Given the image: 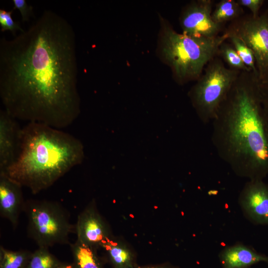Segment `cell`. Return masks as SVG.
Returning <instances> with one entry per match:
<instances>
[{"label": "cell", "instance_id": "603a6c76", "mask_svg": "<svg viewBox=\"0 0 268 268\" xmlns=\"http://www.w3.org/2000/svg\"><path fill=\"white\" fill-rule=\"evenodd\" d=\"M237 1L241 6L249 9L251 14L254 17L260 15V9L265 2L264 0H237Z\"/></svg>", "mask_w": 268, "mask_h": 268}, {"label": "cell", "instance_id": "d4e9b609", "mask_svg": "<svg viewBox=\"0 0 268 268\" xmlns=\"http://www.w3.org/2000/svg\"><path fill=\"white\" fill-rule=\"evenodd\" d=\"M134 268H179L170 265L162 264L157 265H148L143 266H136Z\"/></svg>", "mask_w": 268, "mask_h": 268}, {"label": "cell", "instance_id": "ac0fdd59", "mask_svg": "<svg viewBox=\"0 0 268 268\" xmlns=\"http://www.w3.org/2000/svg\"><path fill=\"white\" fill-rule=\"evenodd\" d=\"M60 261L46 247H38L32 252L25 268H55Z\"/></svg>", "mask_w": 268, "mask_h": 268}, {"label": "cell", "instance_id": "9c48e42d", "mask_svg": "<svg viewBox=\"0 0 268 268\" xmlns=\"http://www.w3.org/2000/svg\"><path fill=\"white\" fill-rule=\"evenodd\" d=\"M238 203L250 222L268 225V184L264 180H249L240 193Z\"/></svg>", "mask_w": 268, "mask_h": 268}, {"label": "cell", "instance_id": "30bf717a", "mask_svg": "<svg viewBox=\"0 0 268 268\" xmlns=\"http://www.w3.org/2000/svg\"><path fill=\"white\" fill-rule=\"evenodd\" d=\"M75 226L76 241L96 250L103 242L111 237L109 226L94 201L79 214Z\"/></svg>", "mask_w": 268, "mask_h": 268}, {"label": "cell", "instance_id": "7a4b0ae2", "mask_svg": "<svg viewBox=\"0 0 268 268\" xmlns=\"http://www.w3.org/2000/svg\"><path fill=\"white\" fill-rule=\"evenodd\" d=\"M211 141L219 157L238 176H268V127L253 71H241L212 121Z\"/></svg>", "mask_w": 268, "mask_h": 268}, {"label": "cell", "instance_id": "5b68a950", "mask_svg": "<svg viewBox=\"0 0 268 268\" xmlns=\"http://www.w3.org/2000/svg\"><path fill=\"white\" fill-rule=\"evenodd\" d=\"M241 71L226 67L218 56L205 66L189 92L196 113L204 124L212 122Z\"/></svg>", "mask_w": 268, "mask_h": 268}, {"label": "cell", "instance_id": "d6986e66", "mask_svg": "<svg viewBox=\"0 0 268 268\" xmlns=\"http://www.w3.org/2000/svg\"><path fill=\"white\" fill-rule=\"evenodd\" d=\"M217 56L225 62L231 69L240 71H252L244 64L232 45L226 41L220 46Z\"/></svg>", "mask_w": 268, "mask_h": 268}, {"label": "cell", "instance_id": "277c9868", "mask_svg": "<svg viewBox=\"0 0 268 268\" xmlns=\"http://www.w3.org/2000/svg\"><path fill=\"white\" fill-rule=\"evenodd\" d=\"M228 38L225 33L210 38L195 37L179 33L165 24L161 52L178 82L183 84L200 77L208 62L217 56L220 46Z\"/></svg>", "mask_w": 268, "mask_h": 268}, {"label": "cell", "instance_id": "7402d4cb", "mask_svg": "<svg viewBox=\"0 0 268 268\" xmlns=\"http://www.w3.org/2000/svg\"><path fill=\"white\" fill-rule=\"evenodd\" d=\"M13 9H17L21 15L22 22H27L34 16L33 7L29 5L25 0H13Z\"/></svg>", "mask_w": 268, "mask_h": 268}, {"label": "cell", "instance_id": "2e32d148", "mask_svg": "<svg viewBox=\"0 0 268 268\" xmlns=\"http://www.w3.org/2000/svg\"><path fill=\"white\" fill-rule=\"evenodd\" d=\"M241 6L235 0H221L217 2L212 10L211 17L214 22L223 25L228 21H232L244 15Z\"/></svg>", "mask_w": 268, "mask_h": 268}, {"label": "cell", "instance_id": "3957f363", "mask_svg": "<svg viewBox=\"0 0 268 268\" xmlns=\"http://www.w3.org/2000/svg\"><path fill=\"white\" fill-rule=\"evenodd\" d=\"M84 157L80 140L60 129L36 123L21 129L17 156L0 172L37 194L54 184Z\"/></svg>", "mask_w": 268, "mask_h": 268}, {"label": "cell", "instance_id": "ffe728a7", "mask_svg": "<svg viewBox=\"0 0 268 268\" xmlns=\"http://www.w3.org/2000/svg\"><path fill=\"white\" fill-rule=\"evenodd\" d=\"M227 34L228 36V40L230 42L244 64L257 76L256 61L252 50L238 37Z\"/></svg>", "mask_w": 268, "mask_h": 268}, {"label": "cell", "instance_id": "52a82bcc", "mask_svg": "<svg viewBox=\"0 0 268 268\" xmlns=\"http://www.w3.org/2000/svg\"><path fill=\"white\" fill-rule=\"evenodd\" d=\"M223 32L238 37L252 50L259 82H268V10L256 17L244 14L230 22Z\"/></svg>", "mask_w": 268, "mask_h": 268}, {"label": "cell", "instance_id": "e0dca14e", "mask_svg": "<svg viewBox=\"0 0 268 268\" xmlns=\"http://www.w3.org/2000/svg\"><path fill=\"white\" fill-rule=\"evenodd\" d=\"M32 252L20 250L12 251L0 247V268H25Z\"/></svg>", "mask_w": 268, "mask_h": 268}, {"label": "cell", "instance_id": "9a60e30c", "mask_svg": "<svg viewBox=\"0 0 268 268\" xmlns=\"http://www.w3.org/2000/svg\"><path fill=\"white\" fill-rule=\"evenodd\" d=\"M74 268H103L96 249L76 241L70 244Z\"/></svg>", "mask_w": 268, "mask_h": 268}, {"label": "cell", "instance_id": "6da1fadb", "mask_svg": "<svg viewBox=\"0 0 268 268\" xmlns=\"http://www.w3.org/2000/svg\"><path fill=\"white\" fill-rule=\"evenodd\" d=\"M75 35L45 10L27 29L0 39V97L16 120L65 128L80 113Z\"/></svg>", "mask_w": 268, "mask_h": 268}, {"label": "cell", "instance_id": "5bb4252c", "mask_svg": "<svg viewBox=\"0 0 268 268\" xmlns=\"http://www.w3.org/2000/svg\"><path fill=\"white\" fill-rule=\"evenodd\" d=\"M105 251L113 268H134V255L128 246L112 238L103 242L101 245Z\"/></svg>", "mask_w": 268, "mask_h": 268}, {"label": "cell", "instance_id": "cb8c5ba5", "mask_svg": "<svg viewBox=\"0 0 268 268\" xmlns=\"http://www.w3.org/2000/svg\"><path fill=\"white\" fill-rule=\"evenodd\" d=\"M260 90L264 116L268 127V82L260 83Z\"/></svg>", "mask_w": 268, "mask_h": 268}, {"label": "cell", "instance_id": "4fadbf2b", "mask_svg": "<svg viewBox=\"0 0 268 268\" xmlns=\"http://www.w3.org/2000/svg\"><path fill=\"white\" fill-rule=\"evenodd\" d=\"M218 258L222 268H250L261 262L268 265V256L241 243L224 247Z\"/></svg>", "mask_w": 268, "mask_h": 268}, {"label": "cell", "instance_id": "44dd1931", "mask_svg": "<svg viewBox=\"0 0 268 268\" xmlns=\"http://www.w3.org/2000/svg\"><path fill=\"white\" fill-rule=\"evenodd\" d=\"M13 10L7 11L3 9H0V26L2 32L9 31L13 36H16L17 31L21 32L24 30L21 28L18 22L13 20L11 16Z\"/></svg>", "mask_w": 268, "mask_h": 268}, {"label": "cell", "instance_id": "8fae6325", "mask_svg": "<svg viewBox=\"0 0 268 268\" xmlns=\"http://www.w3.org/2000/svg\"><path fill=\"white\" fill-rule=\"evenodd\" d=\"M22 187L3 174L0 173V215L11 223L13 229L18 226L20 214L24 211Z\"/></svg>", "mask_w": 268, "mask_h": 268}, {"label": "cell", "instance_id": "7c38bea8", "mask_svg": "<svg viewBox=\"0 0 268 268\" xmlns=\"http://www.w3.org/2000/svg\"><path fill=\"white\" fill-rule=\"evenodd\" d=\"M20 130L16 119L4 110H0V172L4 171L15 160Z\"/></svg>", "mask_w": 268, "mask_h": 268}, {"label": "cell", "instance_id": "8992f818", "mask_svg": "<svg viewBox=\"0 0 268 268\" xmlns=\"http://www.w3.org/2000/svg\"><path fill=\"white\" fill-rule=\"evenodd\" d=\"M27 233L38 247L49 248L57 244H69V236L75 233V226L69 215L59 202L30 200L25 201Z\"/></svg>", "mask_w": 268, "mask_h": 268}, {"label": "cell", "instance_id": "484cf974", "mask_svg": "<svg viewBox=\"0 0 268 268\" xmlns=\"http://www.w3.org/2000/svg\"><path fill=\"white\" fill-rule=\"evenodd\" d=\"M55 268H74L72 263H60Z\"/></svg>", "mask_w": 268, "mask_h": 268}, {"label": "cell", "instance_id": "ba28073f", "mask_svg": "<svg viewBox=\"0 0 268 268\" xmlns=\"http://www.w3.org/2000/svg\"><path fill=\"white\" fill-rule=\"evenodd\" d=\"M213 3L212 0H197L188 4L180 17L183 33L206 38L219 35L223 25L216 23L212 19Z\"/></svg>", "mask_w": 268, "mask_h": 268}]
</instances>
